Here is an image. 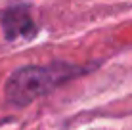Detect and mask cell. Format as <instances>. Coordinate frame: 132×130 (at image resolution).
I'll return each mask as SVG.
<instances>
[{"mask_svg":"<svg viewBox=\"0 0 132 130\" xmlns=\"http://www.w3.org/2000/svg\"><path fill=\"white\" fill-rule=\"evenodd\" d=\"M84 67L54 61L50 65H27L17 69L6 82V98L13 105H29L36 98L48 94L56 86L67 82L73 77L84 73Z\"/></svg>","mask_w":132,"mask_h":130,"instance_id":"cell-1","label":"cell"},{"mask_svg":"<svg viewBox=\"0 0 132 130\" xmlns=\"http://www.w3.org/2000/svg\"><path fill=\"white\" fill-rule=\"evenodd\" d=\"M2 27L8 40H17V38L29 40L36 34V27L33 23V17H31L27 6L8 8L2 13Z\"/></svg>","mask_w":132,"mask_h":130,"instance_id":"cell-2","label":"cell"}]
</instances>
